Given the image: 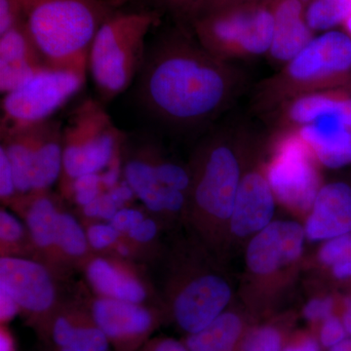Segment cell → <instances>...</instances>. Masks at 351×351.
I'll return each mask as SVG.
<instances>
[{
  "mask_svg": "<svg viewBox=\"0 0 351 351\" xmlns=\"http://www.w3.org/2000/svg\"><path fill=\"white\" fill-rule=\"evenodd\" d=\"M135 84L138 104L151 119L186 131L223 112L239 88V75L193 34L172 32L147 46Z\"/></svg>",
  "mask_w": 351,
  "mask_h": 351,
  "instance_id": "cell-1",
  "label": "cell"
},
{
  "mask_svg": "<svg viewBox=\"0 0 351 351\" xmlns=\"http://www.w3.org/2000/svg\"><path fill=\"white\" fill-rule=\"evenodd\" d=\"M246 156L239 138L218 131L200 145L189 166L191 186L186 213L212 247L228 243V226Z\"/></svg>",
  "mask_w": 351,
  "mask_h": 351,
  "instance_id": "cell-2",
  "label": "cell"
},
{
  "mask_svg": "<svg viewBox=\"0 0 351 351\" xmlns=\"http://www.w3.org/2000/svg\"><path fill=\"white\" fill-rule=\"evenodd\" d=\"M22 1L25 27L45 64L87 71L95 36L117 10L114 4L108 0Z\"/></svg>",
  "mask_w": 351,
  "mask_h": 351,
  "instance_id": "cell-3",
  "label": "cell"
},
{
  "mask_svg": "<svg viewBox=\"0 0 351 351\" xmlns=\"http://www.w3.org/2000/svg\"><path fill=\"white\" fill-rule=\"evenodd\" d=\"M158 15L156 10H115L101 25L90 48L87 71L104 105L135 83L144 64L145 39Z\"/></svg>",
  "mask_w": 351,
  "mask_h": 351,
  "instance_id": "cell-4",
  "label": "cell"
},
{
  "mask_svg": "<svg viewBox=\"0 0 351 351\" xmlns=\"http://www.w3.org/2000/svg\"><path fill=\"white\" fill-rule=\"evenodd\" d=\"M191 34L219 59L260 56L274 39L271 8L240 0H212L189 19Z\"/></svg>",
  "mask_w": 351,
  "mask_h": 351,
  "instance_id": "cell-5",
  "label": "cell"
},
{
  "mask_svg": "<svg viewBox=\"0 0 351 351\" xmlns=\"http://www.w3.org/2000/svg\"><path fill=\"white\" fill-rule=\"evenodd\" d=\"M351 77V38L339 31L313 38L274 80L265 85L262 101L274 105L308 92L334 89Z\"/></svg>",
  "mask_w": 351,
  "mask_h": 351,
  "instance_id": "cell-6",
  "label": "cell"
},
{
  "mask_svg": "<svg viewBox=\"0 0 351 351\" xmlns=\"http://www.w3.org/2000/svg\"><path fill=\"white\" fill-rule=\"evenodd\" d=\"M126 136L114 125L104 104L86 99L69 115L63 125V171L64 188L77 178L101 174L121 157Z\"/></svg>",
  "mask_w": 351,
  "mask_h": 351,
  "instance_id": "cell-7",
  "label": "cell"
},
{
  "mask_svg": "<svg viewBox=\"0 0 351 351\" xmlns=\"http://www.w3.org/2000/svg\"><path fill=\"white\" fill-rule=\"evenodd\" d=\"M86 69L46 64L19 87L2 95L0 128H20L52 119L86 82Z\"/></svg>",
  "mask_w": 351,
  "mask_h": 351,
  "instance_id": "cell-8",
  "label": "cell"
},
{
  "mask_svg": "<svg viewBox=\"0 0 351 351\" xmlns=\"http://www.w3.org/2000/svg\"><path fill=\"white\" fill-rule=\"evenodd\" d=\"M318 164L295 129L280 134L263 164L277 203L306 218L323 184Z\"/></svg>",
  "mask_w": 351,
  "mask_h": 351,
  "instance_id": "cell-9",
  "label": "cell"
},
{
  "mask_svg": "<svg viewBox=\"0 0 351 351\" xmlns=\"http://www.w3.org/2000/svg\"><path fill=\"white\" fill-rule=\"evenodd\" d=\"M306 237L304 225L294 219H274L247 242L245 267L252 293L260 299L278 289L302 262Z\"/></svg>",
  "mask_w": 351,
  "mask_h": 351,
  "instance_id": "cell-10",
  "label": "cell"
},
{
  "mask_svg": "<svg viewBox=\"0 0 351 351\" xmlns=\"http://www.w3.org/2000/svg\"><path fill=\"white\" fill-rule=\"evenodd\" d=\"M232 298L228 277L217 270H201L180 284L173 298V316L182 331L195 334L225 313Z\"/></svg>",
  "mask_w": 351,
  "mask_h": 351,
  "instance_id": "cell-11",
  "label": "cell"
},
{
  "mask_svg": "<svg viewBox=\"0 0 351 351\" xmlns=\"http://www.w3.org/2000/svg\"><path fill=\"white\" fill-rule=\"evenodd\" d=\"M276 204L265 165H246L228 226V243L248 242L267 228L274 221Z\"/></svg>",
  "mask_w": 351,
  "mask_h": 351,
  "instance_id": "cell-12",
  "label": "cell"
},
{
  "mask_svg": "<svg viewBox=\"0 0 351 351\" xmlns=\"http://www.w3.org/2000/svg\"><path fill=\"white\" fill-rule=\"evenodd\" d=\"M91 317L117 351H136L156 327L154 314L134 302L99 298L91 307Z\"/></svg>",
  "mask_w": 351,
  "mask_h": 351,
  "instance_id": "cell-13",
  "label": "cell"
},
{
  "mask_svg": "<svg viewBox=\"0 0 351 351\" xmlns=\"http://www.w3.org/2000/svg\"><path fill=\"white\" fill-rule=\"evenodd\" d=\"M0 287L17 302L21 311L34 315L48 313L56 301V289L48 270L27 258H0Z\"/></svg>",
  "mask_w": 351,
  "mask_h": 351,
  "instance_id": "cell-14",
  "label": "cell"
},
{
  "mask_svg": "<svg viewBox=\"0 0 351 351\" xmlns=\"http://www.w3.org/2000/svg\"><path fill=\"white\" fill-rule=\"evenodd\" d=\"M307 241L326 240L351 233V182L323 184L304 221Z\"/></svg>",
  "mask_w": 351,
  "mask_h": 351,
  "instance_id": "cell-15",
  "label": "cell"
},
{
  "mask_svg": "<svg viewBox=\"0 0 351 351\" xmlns=\"http://www.w3.org/2000/svg\"><path fill=\"white\" fill-rule=\"evenodd\" d=\"M25 132L32 164V193L49 189L63 171V124L53 119L20 127Z\"/></svg>",
  "mask_w": 351,
  "mask_h": 351,
  "instance_id": "cell-16",
  "label": "cell"
},
{
  "mask_svg": "<svg viewBox=\"0 0 351 351\" xmlns=\"http://www.w3.org/2000/svg\"><path fill=\"white\" fill-rule=\"evenodd\" d=\"M123 175L127 184L149 211L168 214L186 212L189 195L158 181L149 147V151L127 159Z\"/></svg>",
  "mask_w": 351,
  "mask_h": 351,
  "instance_id": "cell-17",
  "label": "cell"
},
{
  "mask_svg": "<svg viewBox=\"0 0 351 351\" xmlns=\"http://www.w3.org/2000/svg\"><path fill=\"white\" fill-rule=\"evenodd\" d=\"M317 162L329 169L351 164V124L343 113H331L295 129Z\"/></svg>",
  "mask_w": 351,
  "mask_h": 351,
  "instance_id": "cell-18",
  "label": "cell"
},
{
  "mask_svg": "<svg viewBox=\"0 0 351 351\" xmlns=\"http://www.w3.org/2000/svg\"><path fill=\"white\" fill-rule=\"evenodd\" d=\"M46 64L25 23L0 36V92L9 93Z\"/></svg>",
  "mask_w": 351,
  "mask_h": 351,
  "instance_id": "cell-19",
  "label": "cell"
},
{
  "mask_svg": "<svg viewBox=\"0 0 351 351\" xmlns=\"http://www.w3.org/2000/svg\"><path fill=\"white\" fill-rule=\"evenodd\" d=\"M271 11L274 32L269 54L274 61L287 64L313 40V32L304 19L302 0H276Z\"/></svg>",
  "mask_w": 351,
  "mask_h": 351,
  "instance_id": "cell-20",
  "label": "cell"
},
{
  "mask_svg": "<svg viewBox=\"0 0 351 351\" xmlns=\"http://www.w3.org/2000/svg\"><path fill=\"white\" fill-rule=\"evenodd\" d=\"M331 113H343L351 124L350 91L334 88L295 96L288 101L285 119L293 129H298Z\"/></svg>",
  "mask_w": 351,
  "mask_h": 351,
  "instance_id": "cell-21",
  "label": "cell"
},
{
  "mask_svg": "<svg viewBox=\"0 0 351 351\" xmlns=\"http://www.w3.org/2000/svg\"><path fill=\"white\" fill-rule=\"evenodd\" d=\"M86 274L92 287L103 297L140 304L147 299V290L137 277L106 258L92 260Z\"/></svg>",
  "mask_w": 351,
  "mask_h": 351,
  "instance_id": "cell-22",
  "label": "cell"
},
{
  "mask_svg": "<svg viewBox=\"0 0 351 351\" xmlns=\"http://www.w3.org/2000/svg\"><path fill=\"white\" fill-rule=\"evenodd\" d=\"M50 335L58 351L110 350V341L91 315H58L53 320Z\"/></svg>",
  "mask_w": 351,
  "mask_h": 351,
  "instance_id": "cell-23",
  "label": "cell"
},
{
  "mask_svg": "<svg viewBox=\"0 0 351 351\" xmlns=\"http://www.w3.org/2000/svg\"><path fill=\"white\" fill-rule=\"evenodd\" d=\"M243 332V319L235 311H226L204 329L189 335V351H235Z\"/></svg>",
  "mask_w": 351,
  "mask_h": 351,
  "instance_id": "cell-24",
  "label": "cell"
},
{
  "mask_svg": "<svg viewBox=\"0 0 351 351\" xmlns=\"http://www.w3.org/2000/svg\"><path fill=\"white\" fill-rule=\"evenodd\" d=\"M45 193H32L27 211V225L34 243L43 250H49L55 248L60 211Z\"/></svg>",
  "mask_w": 351,
  "mask_h": 351,
  "instance_id": "cell-25",
  "label": "cell"
},
{
  "mask_svg": "<svg viewBox=\"0 0 351 351\" xmlns=\"http://www.w3.org/2000/svg\"><path fill=\"white\" fill-rule=\"evenodd\" d=\"M317 261L332 281L351 285V233L322 242Z\"/></svg>",
  "mask_w": 351,
  "mask_h": 351,
  "instance_id": "cell-26",
  "label": "cell"
},
{
  "mask_svg": "<svg viewBox=\"0 0 351 351\" xmlns=\"http://www.w3.org/2000/svg\"><path fill=\"white\" fill-rule=\"evenodd\" d=\"M351 15V0H313L304 11L311 31H329Z\"/></svg>",
  "mask_w": 351,
  "mask_h": 351,
  "instance_id": "cell-27",
  "label": "cell"
},
{
  "mask_svg": "<svg viewBox=\"0 0 351 351\" xmlns=\"http://www.w3.org/2000/svg\"><path fill=\"white\" fill-rule=\"evenodd\" d=\"M86 232L73 215L60 212L58 217L55 248L71 258H80L88 248Z\"/></svg>",
  "mask_w": 351,
  "mask_h": 351,
  "instance_id": "cell-28",
  "label": "cell"
},
{
  "mask_svg": "<svg viewBox=\"0 0 351 351\" xmlns=\"http://www.w3.org/2000/svg\"><path fill=\"white\" fill-rule=\"evenodd\" d=\"M281 343L282 338L276 327L263 326L249 334L243 351H281Z\"/></svg>",
  "mask_w": 351,
  "mask_h": 351,
  "instance_id": "cell-29",
  "label": "cell"
},
{
  "mask_svg": "<svg viewBox=\"0 0 351 351\" xmlns=\"http://www.w3.org/2000/svg\"><path fill=\"white\" fill-rule=\"evenodd\" d=\"M101 188L104 186L101 174H87L75 180L69 189L73 193L75 202L84 207L99 197Z\"/></svg>",
  "mask_w": 351,
  "mask_h": 351,
  "instance_id": "cell-30",
  "label": "cell"
},
{
  "mask_svg": "<svg viewBox=\"0 0 351 351\" xmlns=\"http://www.w3.org/2000/svg\"><path fill=\"white\" fill-rule=\"evenodd\" d=\"M121 208L110 191H108L107 193H101L89 204L85 205L83 213L87 218L101 219L110 223Z\"/></svg>",
  "mask_w": 351,
  "mask_h": 351,
  "instance_id": "cell-31",
  "label": "cell"
},
{
  "mask_svg": "<svg viewBox=\"0 0 351 351\" xmlns=\"http://www.w3.org/2000/svg\"><path fill=\"white\" fill-rule=\"evenodd\" d=\"M88 243L95 250H106L117 243L121 233L110 223H96L89 226L87 232Z\"/></svg>",
  "mask_w": 351,
  "mask_h": 351,
  "instance_id": "cell-32",
  "label": "cell"
},
{
  "mask_svg": "<svg viewBox=\"0 0 351 351\" xmlns=\"http://www.w3.org/2000/svg\"><path fill=\"white\" fill-rule=\"evenodd\" d=\"M156 8L167 11L178 17L191 19L202 7L212 0H149Z\"/></svg>",
  "mask_w": 351,
  "mask_h": 351,
  "instance_id": "cell-33",
  "label": "cell"
},
{
  "mask_svg": "<svg viewBox=\"0 0 351 351\" xmlns=\"http://www.w3.org/2000/svg\"><path fill=\"white\" fill-rule=\"evenodd\" d=\"M25 23L22 0H0V36Z\"/></svg>",
  "mask_w": 351,
  "mask_h": 351,
  "instance_id": "cell-34",
  "label": "cell"
},
{
  "mask_svg": "<svg viewBox=\"0 0 351 351\" xmlns=\"http://www.w3.org/2000/svg\"><path fill=\"white\" fill-rule=\"evenodd\" d=\"M335 306L336 301L332 295L313 298L304 306L302 314L311 322H323L332 315Z\"/></svg>",
  "mask_w": 351,
  "mask_h": 351,
  "instance_id": "cell-35",
  "label": "cell"
},
{
  "mask_svg": "<svg viewBox=\"0 0 351 351\" xmlns=\"http://www.w3.org/2000/svg\"><path fill=\"white\" fill-rule=\"evenodd\" d=\"M24 237V228L19 219L2 209L0 212V241L2 245L10 246L18 243Z\"/></svg>",
  "mask_w": 351,
  "mask_h": 351,
  "instance_id": "cell-36",
  "label": "cell"
},
{
  "mask_svg": "<svg viewBox=\"0 0 351 351\" xmlns=\"http://www.w3.org/2000/svg\"><path fill=\"white\" fill-rule=\"evenodd\" d=\"M18 195L12 166L4 147H0V197L2 201H11Z\"/></svg>",
  "mask_w": 351,
  "mask_h": 351,
  "instance_id": "cell-37",
  "label": "cell"
},
{
  "mask_svg": "<svg viewBox=\"0 0 351 351\" xmlns=\"http://www.w3.org/2000/svg\"><path fill=\"white\" fill-rule=\"evenodd\" d=\"M346 331L341 319L332 315L323 321L320 329V341L325 348H331L346 338Z\"/></svg>",
  "mask_w": 351,
  "mask_h": 351,
  "instance_id": "cell-38",
  "label": "cell"
},
{
  "mask_svg": "<svg viewBox=\"0 0 351 351\" xmlns=\"http://www.w3.org/2000/svg\"><path fill=\"white\" fill-rule=\"evenodd\" d=\"M144 219L145 215L140 210L135 209V208L123 207L119 210L110 223L121 234L122 233L127 234L132 228H135Z\"/></svg>",
  "mask_w": 351,
  "mask_h": 351,
  "instance_id": "cell-39",
  "label": "cell"
},
{
  "mask_svg": "<svg viewBox=\"0 0 351 351\" xmlns=\"http://www.w3.org/2000/svg\"><path fill=\"white\" fill-rule=\"evenodd\" d=\"M157 234V225L152 219H144L135 228L127 233L129 239L138 243H147L154 239Z\"/></svg>",
  "mask_w": 351,
  "mask_h": 351,
  "instance_id": "cell-40",
  "label": "cell"
},
{
  "mask_svg": "<svg viewBox=\"0 0 351 351\" xmlns=\"http://www.w3.org/2000/svg\"><path fill=\"white\" fill-rule=\"evenodd\" d=\"M21 307L5 289L0 287V320L5 325L20 313Z\"/></svg>",
  "mask_w": 351,
  "mask_h": 351,
  "instance_id": "cell-41",
  "label": "cell"
},
{
  "mask_svg": "<svg viewBox=\"0 0 351 351\" xmlns=\"http://www.w3.org/2000/svg\"><path fill=\"white\" fill-rule=\"evenodd\" d=\"M141 351H189V350L186 345L177 339L162 338L149 341Z\"/></svg>",
  "mask_w": 351,
  "mask_h": 351,
  "instance_id": "cell-42",
  "label": "cell"
},
{
  "mask_svg": "<svg viewBox=\"0 0 351 351\" xmlns=\"http://www.w3.org/2000/svg\"><path fill=\"white\" fill-rule=\"evenodd\" d=\"M0 351H16L12 334L3 325L0 329Z\"/></svg>",
  "mask_w": 351,
  "mask_h": 351,
  "instance_id": "cell-43",
  "label": "cell"
},
{
  "mask_svg": "<svg viewBox=\"0 0 351 351\" xmlns=\"http://www.w3.org/2000/svg\"><path fill=\"white\" fill-rule=\"evenodd\" d=\"M299 346L302 351H320L317 341L311 338V337H307V338L302 339Z\"/></svg>",
  "mask_w": 351,
  "mask_h": 351,
  "instance_id": "cell-44",
  "label": "cell"
},
{
  "mask_svg": "<svg viewBox=\"0 0 351 351\" xmlns=\"http://www.w3.org/2000/svg\"><path fill=\"white\" fill-rule=\"evenodd\" d=\"M330 351H351V339L346 338L341 343L330 348Z\"/></svg>",
  "mask_w": 351,
  "mask_h": 351,
  "instance_id": "cell-45",
  "label": "cell"
},
{
  "mask_svg": "<svg viewBox=\"0 0 351 351\" xmlns=\"http://www.w3.org/2000/svg\"><path fill=\"white\" fill-rule=\"evenodd\" d=\"M341 322H343V327H345L346 334L351 336V313L343 311V316H341Z\"/></svg>",
  "mask_w": 351,
  "mask_h": 351,
  "instance_id": "cell-46",
  "label": "cell"
},
{
  "mask_svg": "<svg viewBox=\"0 0 351 351\" xmlns=\"http://www.w3.org/2000/svg\"><path fill=\"white\" fill-rule=\"evenodd\" d=\"M117 251L119 252V254L121 257H128L129 254H130V249H129V247L124 243H119L117 245Z\"/></svg>",
  "mask_w": 351,
  "mask_h": 351,
  "instance_id": "cell-47",
  "label": "cell"
},
{
  "mask_svg": "<svg viewBox=\"0 0 351 351\" xmlns=\"http://www.w3.org/2000/svg\"><path fill=\"white\" fill-rule=\"evenodd\" d=\"M343 306L345 308V311L351 313V294H348L345 298H343Z\"/></svg>",
  "mask_w": 351,
  "mask_h": 351,
  "instance_id": "cell-48",
  "label": "cell"
},
{
  "mask_svg": "<svg viewBox=\"0 0 351 351\" xmlns=\"http://www.w3.org/2000/svg\"><path fill=\"white\" fill-rule=\"evenodd\" d=\"M343 24H345L346 32H348V36H350L351 38V15L350 17H348V19L346 20L345 23H343Z\"/></svg>",
  "mask_w": 351,
  "mask_h": 351,
  "instance_id": "cell-49",
  "label": "cell"
},
{
  "mask_svg": "<svg viewBox=\"0 0 351 351\" xmlns=\"http://www.w3.org/2000/svg\"><path fill=\"white\" fill-rule=\"evenodd\" d=\"M282 351H302L299 345L297 346H288L287 348H284Z\"/></svg>",
  "mask_w": 351,
  "mask_h": 351,
  "instance_id": "cell-50",
  "label": "cell"
},
{
  "mask_svg": "<svg viewBox=\"0 0 351 351\" xmlns=\"http://www.w3.org/2000/svg\"><path fill=\"white\" fill-rule=\"evenodd\" d=\"M240 1H249V0H240Z\"/></svg>",
  "mask_w": 351,
  "mask_h": 351,
  "instance_id": "cell-51",
  "label": "cell"
}]
</instances>
